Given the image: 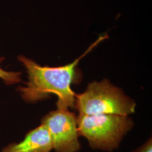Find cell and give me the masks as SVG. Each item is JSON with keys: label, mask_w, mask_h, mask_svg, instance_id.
Returning <instances> with one entry per match:
<instances>
[{"label": "cell", "mask_w": 152, "mask_h": 152, "mask_svg": "<svg viewBox=\"0 0 152 152\" xmlns=\"http://www.w3.org/2000/svg\"><path fill=\"white\" fill-rule=\"evenodd\" d=\"M108 38L106 33L100 35L74 61L58 67L41 66L24 55H19L18 60L26 69L28 81L24 83V86L18 87L17 91L27 103H36L49 99L51 94H55L58 96L57 109L75 108L76 94L71 86L79 73L77 67L79 62L98 44Z\"/></svg>", "instance_id": "cell-1"}, {"label": "cell", "mask_w": 152, "mask_h": 152, "mask_svg": "<svg viewBox=\"0 0 152 152\" xmlns=\"http://www.w3.org/2000/svg\"><path fill=\"white\" fill-rule=\"evenodd\" d=\"M136 105L133 99L107 79L89 83L84 92L75 96V108L85 115L129 116L135 113Z\"/></svg>", "instance_id": "cell-2"}, {"label": "cell", "mask_w": 152, "mask_h": 152, "mask_svg": "<svg viewBox=\"0 0 152 152\" xmlns=\"http://www.w3.org/2000/svg\"><path fill=\"white\" fill-rule=\"evenodd\" d=\"M77 123L79 135L87 139L90 147L107 152L117 149L134 126L130 117L117 114H79Z\"/></svg>", "instance_id": "cell-3"}, {"label": "cell", "mask_w": 152, "mask_h": 152, "mask_svg": "<svg viewBox=\"0 0 152 152\" xmlns=\"http://www.w3.org/2000/svg\"><path fill=\"white\" fill-rule=\"evenodd\" d=\"M47 129L56 152H77L81 145L79 141L77 116L69 109H57L41 119Z\"/></svg>", "instance_id": "cell-4"}, {"label": "cell", "mask_w": 152, "mask_h": 152, "mask_svg": "<svg viewBox=\"0 0 152 152\" xmlns=\"http://www.w3.org/2000/svg\"><path fill=\"white\" fill-rule=\"evenodd\" d=\"M53 144L49 131L44 125L30 130L19 142L10 144L1 152H50Z\"/></svg>", "instance_id": "cell-5"}, {"label": "cell", "mask_w": 152, "mask_h": 152, "mask_svg": "<svg viewBox=\"0 0 152 152\" xmlns=\"http://www.w3.org/2000/svg\"><path fill=\"white\" fill-rule=\"evenodd\" d=\"M4 60V57H0V63ZM22 75L20 72H9L3 69L0 66V78L6 85H10L20 83L22 82Z\"/></svg>", "instance_id": "cell-6"}, {"label": "cell", "mask_w": 152, "mask_h": 152, "mask_svg": "<svg viewBox=\"0 0 152 152\" xmlns=\"http://www.w3.org/2000/svg\"><path fill=\"white\" fill-rule=\"evenodd\" d=\"M132 152H152V140L151 137L141 147Z\"/></svg>", "instance_id": "cell-7"}]
</instances>
